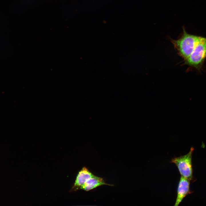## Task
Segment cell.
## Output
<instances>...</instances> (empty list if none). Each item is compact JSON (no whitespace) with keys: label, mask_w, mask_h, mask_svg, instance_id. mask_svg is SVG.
<instances>
[{"label":"cell","mask_w":206,"mask_h":206,"mask_svg":"<svg viewBox=\"0 0 206 206\" xmlns=\"http://www.w3.org/2000/svg\"><path fill=\"white\" fill-rule=\"evenodd\" d=\"M181 36L177 40L171 39L178 54L184 60L189 57L203 37L187 33L183 28Z\"/></svg>","instance_id":"obj_1"},{"label":"cell","mask_w":206,"mask_h":206,"mask_svg":"<svg viewBox=\"0 0 206 206\" xmlns=\"http://www.w3.org/2000/svg\"><path fill=\"white\" fill-rule=\"evenodd\" d=\"M94 175L87 168L84 167L78 172L74 184L70 192H72L80 190L85 182Z\"/></svg>","instance_id":"obj_5"},{"label":"cell","mask_w":206,"mask_h":206,"mask_svg":"<svg viewBox=\"0 0 206 206\" xmlns=\"http://www.w3.org/2000/svg\"><path fill=\"white\" fill-rule=\"evenodd\" d=\"M190 181L187 178L181 176L178 185L177 197L174 206H178L187 195L192 193L190 189Z\"/></svg>","instance_id":"obj_4"},{"label":"cell","mask_w":206,"mask_h":206,"mask_svg":"<svg viewBox=\"0 0 206 206\" xmlns=\"http://www.w3.org/2000/svg\"><path fill=\"white\" fill-rule=\"evenodd\" d=\"M103 185L111 186L114 185L106 183L103 178L94 175L85 182L81 187L80 189L88 191Z\"/></svg>","instance_id":"obj_6"},{"label":"cell","mask_w":206,"mask_h":206,"mask_svg":"<svg viewBox=\"0 0 206 206\" xmlns=\"http://www.w3.org/2000/svg\"><path fill=\"white\" fill-rule=\"evenodd\" d=\"M194 150V148L192 147L187 154L173 158L170 161L176 165L181 175L190 181L193 178L192 159Z\"/></svg>","instance_id":"obj_3"},{"label":"cell","mask_w":206,"mask_h":206,"mask_svg":"<svg viewBox=\"0 0 206 206\" xmlns=\"http://www.w3.org/2000/svg\"><path fill=\"white\" fill-rule=\"evenodd\" d=\"M206 58V37H203L190 56L184 60V64L199 70Z\"/></svg>","instance_id":"obj_2"}]
</instances>
